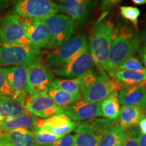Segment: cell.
<instances>
[{
    "mask_svg": "<svg viewBox=\"0 0 146 146\" xmlns=\"http://www.w3.org/2000/svg\"><path fill=\"white\" fill-rule=\"evenodd\" d=\"M139 45V36L130 25L118 24L114 26L106 70L110 72L116 70L123 62L132 57Z\"/></svg>",
    "mask_w": 146,
    "mask_h": 146,
    "instance_id": "1",
    "label": "cell"
},
{
    "mask_svg": "<svg viewBox=\"0 0 146 146\" xmlns=\"http://www.w3.org/2000/svg\"><path fill=\"white\" fill-rule=\"evenodd\" d=\"M17 16L33 45L39 48H53L50 35L45 21Z\"/></svg>",
    "mask_w": 146,
    "mask_h": 146,
    "instance_id": "11",
    "label": "cell"
},
{
    "mask_svg": "<svg viewBox=\"0 0 146 146\" xmlns=\"http://www.w3.org/2000/svg\"><path fill=\"white\" fill-rule=\"evenodd\" d=\"M139 106L143 108L145 110V111L146 112V93H145V96H144L143 100H142L141 103L140 104Z\"/></svg>",
    "mask_w": 146,
    "mask_h": 146,
    "instance_id": "41",
    "label": "cell"
},
{
    "mask_svg": "<svg viewBox=\"0 0 146 146\" xmlns=\"http://www.w3.org/2000/svg\"><path fill=\"white\" fill-rule=\"evenodd\" d=\"M115 25L110 21L98 22L91 28L88 47L94 64L100 71H106Z\"/></svg>",
    "mask_w": 146,
    "mask_h": 146,
    "instance_id": "3",
    "label": "cell"
},
{
    "mask_svg": "<svg viewBox=\"0 0 146 146\" xmlns=\"http://www.w3.org/2000/svg\"><path fill=\"white\" fill-rule=\"evenodd\" d=\"M137 141L139 146H146V135L139 133Z\"/></svg>",
    "mask_w": 146,
    "mask_h": 146,
    "instance_id": "37",
    "label": "cell"
},
{
    "mask_svg": "<svg viewBox=\"0 0 146 146\" xmlns=\"http://www.w3.org/2000/svg\"><path fill=\"white\" fill-rule=\"evenodd\" d=\"M135 4L137 5H144L146 4V0H131Z\"/></svg>",
    "mask_w": 146,
    "mask_h": 146,
    "instance_id": "40",
    "label": "cell"
},
{
    "mask_svg": "<svg viewBox=\"0 0 146 146\" xmlns=\"http://www.w3.org/2000/svg\"><path fill=\"white\" fill-rule=\"evenodd\" d=\"M146 116V112L139 106H123L118 116V124L125 131L137 127Z\"/></svg>",
    "mask_w": 146,
    "mask_h": 146,
    "instance_id": "20",
    "label": "cell"
},
{
    "mask_svg": "<svg viewBox=\"0 0 146 146\" xmlns=\"http://www.w3.org/2000/svg\"><path fill=\"white\" fill-rule=\"evenodd\" d=\"M60 5L61 12L66 14L74 23H83L89 17L91 10V0H56Z\"/></svg>",
    "mask_w": 146,
    "mask_h": 146,
    "instance_id": "17",
    "label": "cell"
},
{
    "mask_svg": "<svg viewBox=\"0 0 146 146\" xmlns=\"http://www.w3.org/2000/svg\"><path fill=\"white\" fill-rule=\"evenodd\" d=\"M87 47L88 43L85 35H76L64 44L49 52L45 56V62L53 70L61 68Z\"/></svg>",
    "mask_w": 146,
    "mask_h": 146,
    "instance_id": "5",
    "label": "cell"
},
{
    "mask_svg": "<svg viewBox=\"0 0 146 146\" xmlns=\"http://www.w3.org/2000/svg\"><path fill=\"white\" fill-rule=\"evenodd\" d=\"M0 42L8 45H33L15 14H8L0 20Z\"/></svg>",
    "mask_w": 146,
    "mask_h": 146,
    "instance_id": "10",
    "label": "cell"
},
{
    "mask_svg": "<svg viewBox=\"0 0 146 146\" xmlns=\"http://www.w3.org/2000/svg\"><path fill=\"white\" fill-rule=\"evenodd\" d=\"M74 142H75V135H67L47 146H74Z\"/></svg>",
    "mask_w": 146,
    "mask_h": 146,
    "instance_id": "33",
    "label": "cell"
},
{
    "mask_svg": "<svg viewBox=\"0 0 146 146\" xmlns=\"http://www.w3.org/2000/svg\"><path fill=\"white\" fill-rule=\"evenodd\" d=\"M121 0H101L99 5V10L102 12L111 10L117 5Z\"/></svg>",
    "mask_w": 146,
    "mask_h": 146,
    "instance_id": "34",
    "label": "cell"
},
{
    "mask_svg": "<svg viewBox=\"0 0 146 146\" xmlns=\"http://www.w3.org/2000/svg\"><path fill=\"white\" fill-rule=\"evenodd\" d=\"M50 35L53 48L60 46L72 38L75 23L64 14H56L45 21Z\"/></svg>",
    "mask_w": 146,
    "mask_h": 146,
    "instance_id": "9",
    "label": "cell"
},
{
    "mask_svg": "<svg viewBox=\"0 0 146 146\" xmlns=\"http://www.w3.org/2000/svg\"><path fill=\"white\" fill-rule=\"evenodd\" d=\"M26 106L30 114L43 119L64 113L62 110L56 105L47 91L27 96Z\"/></svg>",
    "mask_w": 146,
    "mask_h": 146,
    "instance_id": "12",
    "label": "cell"
},
{
    "mask_svg": "<svg viewBox=\"0 0 146 146\" xmlns=\"http://www.w3.org/2000/svg\"><path fill=\"white\" fill-rule=\"evenodd\" d=\"M139 126L140 133L143 135H146V117L143 118L139 124Z\"/></svg>",
    "mask_w": 146,
    "mask_h": 146,
    "instance_id": "36",
    "label": "cell"
},
{
    "mask_svg": "<svg viewBox=\"0 0 146 146\" xmlns=\"http://www.w3.org/2000/svg\"><path fill=\"white\" fill-rule=\"evenodd\" d=\"M125 135H124L123 137H122V139H121L116 144V145H115L114 146H123V141H124V139H125Z\"/></svg>",
    "mask_w": 146,
    "mask_h": 146,
    "instance_id": "42",
    "label": "cell"
},
{
    "mask_svg": "<svg viewBox=\"0 0 146 146\" xmlns=\"http://www.w3.org/2000/svg\"><path fill=\"white\" fill-rule=\"evenodd\" d=\"M53 79V73L50 67L41 57H38L28 66L27 93L33 96L47 91Z\"/></svg>",
    "mask_w": 146,
    "mask_h": 146,
    "instance_id": "8",
    "label": "cell"
},
{
    "mask_svg": "<svg viewBox=\"0 0 146 146\" xmlns=\"http://www.w3.org/2000/svg\"><path fill=\"white\" fill-rule=\"evenodd\" d=\"M146 93V85H134L126 86L119 90L118 97L120 104L139 106Z\"/></svg>",
    "mask_w": 146,
    "mask_h": 146,
    "instance_id": "21",
    "label": "cell"
},
{
    "mask_svg": "<svg viewBox=\"0 0 146 146\" xmlns=\"http://www.w3.org/2000/svg\"><path fill=\"white\" fill-rule=\"evenodd\" d=\"M76 78L79 83L83 99L95 103L102 102L113 92L125 87L106 74L105 71L97 73L90 70Z\"/></svg>",
    "mask_w": 146,
    "mask_h": 146,
    "instance_id": "2",
    "label": "cell"
},
{
    "mask_svg": "<svg viewBox=\"0 0 146 146\" xmlns=\"http://www.w3.org/2000/svg\"><path fill=\"white\" fill-rule=\"evenodd\" d=\"M118 70L137 71V72H144V71H146V69L142 65L141 62L137 58L133 57V56L128 58L125 62H123L115 70Z\"/></svg>",
    "mask_w": 146,
    "mask_h": 146,
    "instance_id": "30",
    "label": "cell"
},
{
    "mask_svg": "<svg viewBox=\"0 0 146 146\" xmlns=\"http://www.w3.org/2000/svg\"><path fill=\"white\" fill-rule=\"evenodd\" d=\"M94 65V59L89 52V47H87L73 57L64 66L53 70V73L63 77L77 78L91 70Z\"/></svg>",
    "mask_w": 146,
    "mask_h": 146,
    "instance_id": "13",
    "label": "cell"
},
{
    "mask_svg": "<svg viewBox=\"0 0 146 146\" xmlns=\"http://www.w3.org/2000/svg\"><path fill=\"white\" fill-rule=\"evenodd\" d=\"M38 118L30 113L1 120L0 131H10L17 129H30L36 125Z\"/></svg>",
    "mask_w": 146,
    "mask_h": 146,
    "instance_id": "23",
    "label": "cell"
},
{
    "mask_svg": "<svg viewBox=\"0 0 146 146\" xmlns=\"http://www.w3.org/2000/svg\"><path fill=\"white\" fill-rule=\"evenodd\" d=\"M60 12V5L52 0H18L14 7L16 15L43 21Z\"/></svg>",
    "mask_w": 146,
    "mask_h": 146,
    "instance_id": "7",
    "label": "cell"
},
{
    "mask_svg": "<svg viewBox=\"0 0 146 146\" xmlns=\"http://www.w3.org/2000/svg\"><path fill=\"white\" fill-rule=\"evenodd\" d=\"M0 140L10 146H36L33 132L27 129L0 131Z\"/></svg>",
    "mask_w": 146,
    "mask_h": 146,
    "instance_id": "19",
    "label": "cell"
},
{
    "mask_svg": "<svg viewBox=\"0 0 146 146\" xmlns=\"http://www.w3.org/2000/svg\"><path fill=\"white\" fill-rule=\"evenodd\" d=\"M33 129V132L35 141L36 146H47L61 138L45 129L35 127Z\"/></svg>",
    "mask_w": 146,
    "mask_h": 146,
    "instance_id": "28",
    "label": "cell"
},
{
    "mask_svg": "<svg viewBox=\"0 0 146 146\" xmlns=\"http://www.w3.org/2000/svg\"><path fill=\"white\" fill-rule=\"evenodd\" d=\"M141 40L142 43H143L144 46L146 47V27L142 31L141 34Z\"/></svg>",
    "mask_w": 146,
    "mask_h": 146,
    "instance_id": "38",
    "label": "cell"
},
{
    "mask_svg": "<svg viewBox=\"0 0 146 146\" xmlns=\"http://www.w3.org/2000/svg\"><path fill=\"white\" fill-rule=\"evenodd\" d=\"M101 102H90L80 99L64 111L63 114L73 121H82L102 116Z\"/></svg>",
    "mask_w": 146,
    "mask_h": 146,
    "instance_id": "15",
    "label": "cell"
},
{
    "mask_svg": "<svg viewBox=\"0 0 146 146\" xmlns=\"http://www.w3.org/2000/svg\"><path fill=\"white\" fill-rule=\"evenodd\" d=\"M48 89H58V90L65 91L73 96H81L79 83L76 78L74 79L72 78L65 79V78H54L49 85Z\"/></svg>",
    "mask_w": 146,
    "mask_h": 146,
    "instance_id": "26",
    "label": "cell"
},
{
    "mask_svg": "<svg viewBox=\"0 0 146 146\" xmlns=\"http://www.w3.org/2000/svg\"><path fill=\"white\" fill-rule=\"evenodd\" d=\"M14 97H27L28 67L12 66L3 67Z\"/></svg>",
    "mask_w": 146,
    "mask_h": 146,
    "instance_id": "16",
    "label": "cell"
},
{
    "mask_svg": "<svg viewBox=\"0 0 146 146\" xmlns=\"http://www.w3.org/2000/svg\"><path fill=\"white\" fill-rule=\"evenodd\" d=\"M126 131L118 123L104 137L98 146H114L125 135Z\"/></svg>",
    "mask_w": 146,
    "mask_h": 146,
    "instance_id": "27",
    "label": "cell"
},
{
    "mask_svg": "<svg viewBox=\"0 0 146 146\" xmlns=\"http://www.w3.org/2000/svg\"><path fill=\"white\" fill-rule=\"evenodd\" d=\"M140 131L137 128H133L126 131L123 146H139L138 137Z\"/></svg>",
    "mask_w": 146,
    "mask_h": 146,
    "instance_id": "31",
    "label": "cell"
},
{
    "mask_svg": "<svg viewBox=\"0 0 146 146\" xmlns=\"http://www.w3.org/2000/svg\"><path fill=\"white\" fill-rule=\"evenodd\" d=\"M80 123L73 121L64 114H59L45 119H38L35 127L50 131L60 137L75 130Z\"/></svg>",
    "mask_w": 146,
    "mask_h": 146,
    "instance_id": "14",
    "label": "cell"
},
{
    "mask_svg": "<svg viewBox=\"0 0 146 146\" xmlns=\"http://www.w3.org/2000/svg\"><path fill=\"white\" fill-rule=\"evenodd\" d=\"M116 123V120L95 118L80 123L74 130V146H98Z\"/></svg>",
    "mask_w": 146,
    "mask_h": 146,
    "instance_id": "4",
    "label": "cell"
},
{
    "mask_svg": "<svg viewBox=\"0 0 146 146\" xmlns=\"http://www.w3.org/2000/svg\"><path fill=\"white\" fill-rule=\"evenodd\" d=\"M47 91L56 105L63 111L82 98L81 96H73L58 89H47Z\"/></svg>",
    "mask_w": 146,
    "mask_h": 146,
    "instance_id": "25",
    "label": "cell"
},
{
    "mask_svg": "<svg viewBox=\"0 0 146 146\" xmlns=\"http://www.w3.org/2000/svg\"><path fill=\"white\" fill-rule=\"evenodd\" d=\"M41 54L33 45H0V66H29Z\"/></svg>",
    "mask_w": 146,
    "mask_h": 146,
    "instance_id": "6",
    "label": "cell"
},
{
    "mask_svg": "<svg viewBox=\"0 0 146 146\" xmlns=\"http://www.w3.org/2000/svg\"><path fill=\"white\" fill-rule=\"evenodd\" d=\"M120 14L126 20H128L133 24L135 28H137L138 18L140 15V11L137 7L121 6L120 8Z\"/></svg>",
    "mask_w": 146,
    "mask_h": 146,
    "instance_id": "29",
    "label": "cell"
},
{
    "mask_svg": "<svg viewBox=\"0 0 146 146\" xmlns=\"http://www.w3.org/2000/svg\"><path fill=\"white\" fill-rule=\"evenodd\" d=\"M2 96L14 97L3 67H0V96Z\"/></svg>",
    "mask_w": 146,
    "mask_h": 146,
    "instance_id": "32",
    "label": "cell"
},
{
    "mask_svg": "<svg viewBox=\"0 0 146 146\" xmlns=\"http://www.w3.org/2000/svg\"><path fill=\"white\" fill-rule=\"evenodd\" d=\"M27 97L0 96V118L1 120L28 114Z\"/></svg>",
    "mask_w": 146,
    "mask_h": 146,
    "instance_id": "18",
    "label": "cell"
},
{
    "mask_svg": "<svg viewBox=\"0 0 146 146\" xmlns=\"http://www.w3.org/2000/svg\"><path fill=\"white\" fill-rule=\"evenodd\" d=\"M0 146H10V145H8V143H5V142L1 141V140H0Z\"/></svg>",
    "mask_w": 146,
    "mask_h": 146,
    "instance_id": "43",
    "label": "cell"
},
{
    "mask_svg": "<svg viewBox=\"0 0 146 146\" xmlns=\"http://www.w3.org/2000/svg\"><path fill=\"white\" fill-rule=\"evenodd\" d=\"M118 94V91H114L100 104L102 116L106 119L111 120L118 119L120 110Z\"/></svg>",
    "mask_w": 146,
    "mask_h": 146,
    "instance_id": "24",
    "label": "cell"
},
{
    "mask_svg": "<svg viewBox=\"0 0 146 146\" xmlns=\"http://www.w3.org/2000/svg\"><path fill=\"white\" fill-rule=\"evenodd\" d=\"M109 76L114 78L124 86L134 85H146V71H137L118 70L109 72Z\"/></svg>",
    "mask_w": 146,
    "mask_h": 146,
    "instance_id": "22",
    "label": "cell"
},
{
    "mask_svg": "<svg viewBox=\"0 0 146 146\" xmlns=\"http://www.w3.org/2000/svg\"><path fill=\"white\" fill-rule=\"evenodd\" d=\"M9 0H0V10L6 7Z\"/></svg>",
    "mask_w": 146,
    "mask_h": 146,
    "instance_id": "39",
    "label": "cell"
},
{
    "mask_svg": "<svg viewBox=\"0 0 146 146\" xmlns=\"http://www.w3.org/2000/svg\"><path fill=\"white\" fill-rule=\"evenodd\" d=\"M139 52L140 56H141L142 61L145 66V68L146 69V47H141L139 50Z\"/></svg>",
    "mask_w": 146,
    "mask_h": 146,
    "instance_id": "35",
    "label": "cell"
},
{
    "mask_svg": "<svg viewBox=\"0 0 146 146\" xmlns=\"http://www.w3.org/2000/svg\"><path fill=\"white\" fill-rule=\"evenodd\" d=\"M1 118H0V123H1Z\"/></svg>",
    "mask_w": 146,
    "mask_h": 146,
    "instance_id": "44",
    "label": "cell"
}]
</instances>
